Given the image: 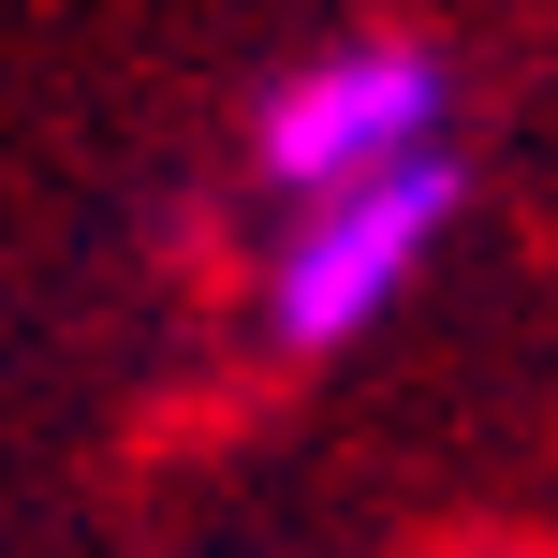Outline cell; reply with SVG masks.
Returning a JSON list of instances; mask_svg holds the SVG:
<instances>
[{"label":"cell","mask_w":558,"mask_h":558,"mask_svg":"<svg viewBox=\"0 0 558 558\" xmlns=\"http://www.w3.org/2000/svg\"><path fill=\"white\" fill-rule=\"evenodd\" d=\"M441 118H456L441 59L397 45V29H367V45H324L308 74H279V88H265L251 162H265V192H279V206H308V192H353V177L426 162V147H441Z\"/></svg>","instance_id":"7a4b0ae2"},{"label":"cell","mask_w":558,"mask_h":558,"mask_svg":"<svg viewBox=\"0 0 558 558\" xmlns=\"http://www.w3.org/2000/svg\"><path fill=\"white\" fill-rule=\"evenodd\" d=\"M441 221H456V162L441 147L397 162V177H353V192H308L294 235L265 251V338L279 353H353L412 294V265L441 251Z\"/></svg>","instance_id":"6da1fadb"}]
</instances>
